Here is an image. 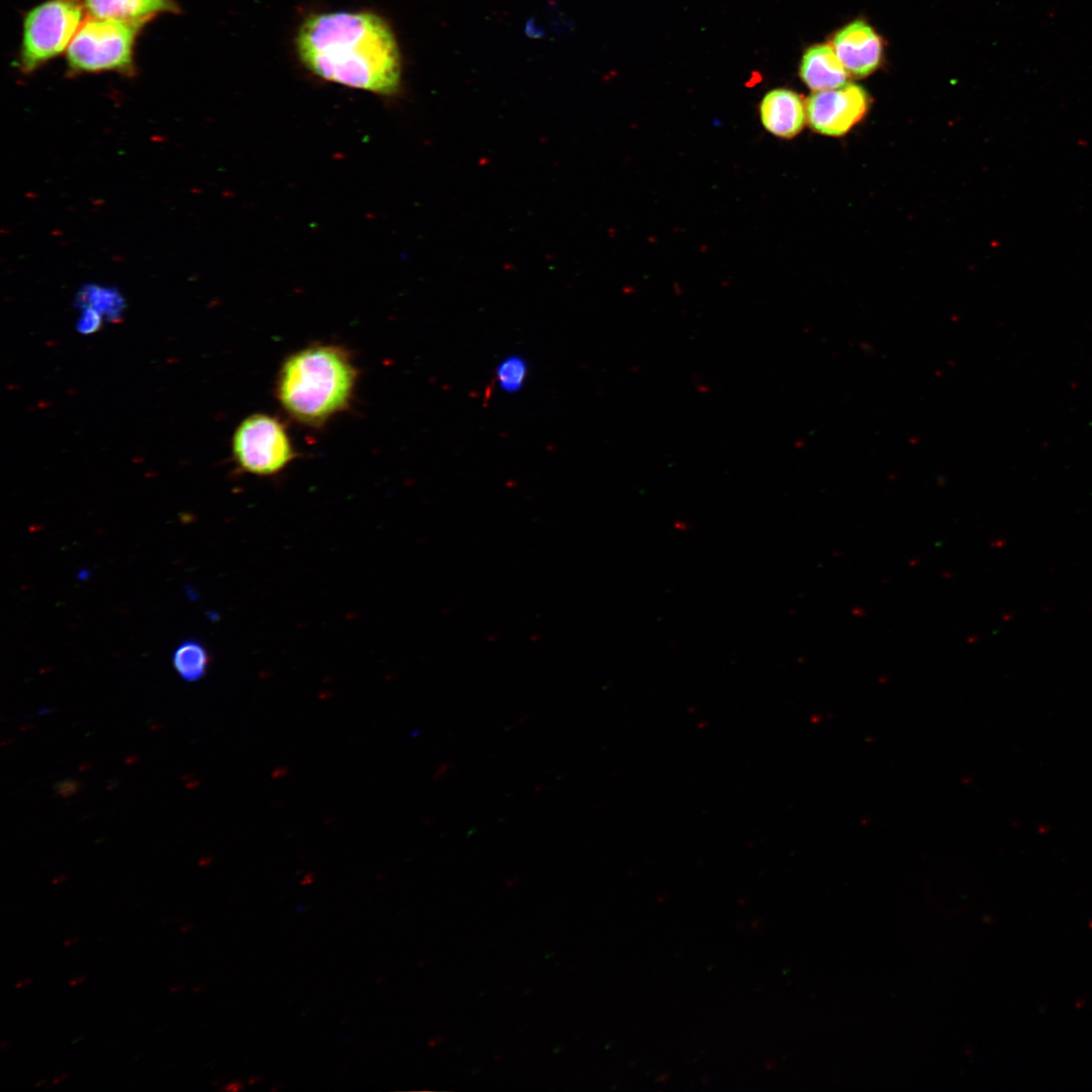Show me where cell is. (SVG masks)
<instances>
[{
	"label": "cell",
	"instance_id": "cell-23",
	"mask_svg": "<svg viewBox=\"0 0 1092 1092\" xmlns=\"http://www.w3.org/2000/svg\"><path fill=\"white\" fill-rule=\"evenodd\" d=\"M260 1080H261V1076H260V1075H252V1076H251V1077L249 1078V1080H248V1084H249V1085H255V1084H257V1083H258V1082L260 1081Z\"/></svg>",
	"mask_w": 1092,
	"mask_h": 1092
},
{
	"label": "cell",
	"instance_id": "cell-5",
	"mask_svg": "<svg viewBox=\"0 0 1092 1092\" xmlns=\"http://www.w3.org/2000/svg\"><path fill=\"white\" fill-rule=\"evenodd\" d=\"M232 449L239 467L251 474L271 476L282 471L296 456L290 436L277 418L253 414L237 427Z\"/></svg>",
	"mask_w": 1092,
	"mask_h": 1092
},
{
	"label": "cell",
	"instance_id": "cell-14",
	"mask_svg": "<svg viewBox=\"0 0 1092 1092\" xmlns=\"http://www.w3.org/2000/svg\"><path fill=\"white\" fill-rule=\"evenodd\" d=\"M104 317L91 307L81 308V314L77 321L76 329L82 335H91L98 332L103 325Z\"/></svg>",
	"mask_w": 1092,
	"mask_h": 1092
},
{
	"label": "cell",
	"instance_id": "cell-25",
	"mask_svg": "<svg viewBox=\"0 0 1092 1092\" xmlns=\"http://www.w3.org/2000/svg\"><path fill=\"white\" fill-rule=\"evenodd\" d=\"M7 1046H9V1042H8V1041H6V1040H4V1041H2V1042L0 1043V1049H1V1050H4V1049H6Z\"/></svg>",
	"mask_w": 1092,
	"mask_h": 1092
},
{
	"label": "cell",
	"instance_id": "cell-9",
	"mask_svg": "<svg viewBox=\"0 0 1092 1092\" xmlns=\"http://www.w3.org/2000/svg\"><path fill=\"white\" fill-rule=\"evenodd\" d=\"M800 77L814 92L832 90L846 84L848 73L830 43L814 44L803 54Z\"/></svg>",
	"mask_w": 1092,
	"mask_h": 1092
},
{
	"label": "cell",
	"instance_id": "cell-21",
	"mask_svg": "<svg viewBox=\"0 0 1092 1092\" xmlns=\"http://www.w3.org/2000/svg\"><path fill=\"white\" fill-rule=\"evenodd\" d=\"M206 987H207V985H206L205 983H199V984L195 985V986H194V987L192 988V991H193L194 993H200V992H202L203 990H205V989H206Z\"/></svg>",
	"mask_w": 1092,
	"mask_h": 1092
},
{
	"label": "cell",
	"instance_id": "cell-19",
	"mask_svg": "<svg viewBox=\"0 0 1092 1092\" xmlns=\"http://www.w3.org/2000/svg\"><path fill=\"white\" fill-rule=\"evenodd\" d=\"M194 927H195V925H194L193 923H191V922H187V921H186V922H185V923H184V924H183V925H182V926L180 927V932H182V933L188 932V931L192 930V929H193Z\"/></svg>",
	"mask_w": 1092,
	"mask_h": 1092
},
{
	"label": "cell",
	"instance_id": "cell-3",
	"mask_svg": "<svg viewBox=\"0 0 1092 1092\" xmlns=\"http://www.w3.org/2000/svg\"><path fill=\"white\" fill-rule=\"evenodd\" d=\"M146 22L87 18L67 49L69 68L74 73L130 72L135 37Z\"/></svg>",
	"mask_w": 1092,
	"mask_h": 1092
},
{
	"label": "cell",
	"instance_id": "cell-12",
	"mask_svg": "<svg viewBox=\"0 0 1092 1092\" xmlns=\"http://www.w3.org/2000/svg\"><path fill=\"white\" fill-rule=\"evenodd\" d=\"M210 655L205 646L187 639L180 643L172 655V663L179 676L189 682L201 679L207 671Z\"/></svg>",
	"mask_w": 1092,
	"mask_h": 1092
},
{
	"label": "cell",
	"instance_id": "cell-11",
	"mask_svg": "<svg viewBox=\"0 0 1092 1092\" xmlns=\"http://www.w3.org/2000/svg\"><path fill=\"white\" fill-rule=\"evenodd\" d=\"M74 304L79 309L91 307L110 323H119L126 306L123 296L117 289L92 283L81 287Z\"/></svg>",
	"mask_w": 1092,
	"mask_h": 1092
},
{
	"label": "cell",
	"instance_id": "cell-4",
	"mask_svg": "<svg viewBox=\"0 0 1092 1092\" xmlns=\"http://www.w3.org/2000/svg\"><path fill=\"white\" fill-rule=\"evenodd\" d=\"M82 20L76 0H48L27 12L23 21L20 67L31 72L68 49Z\"/></svg>",
	"mask_w": 1092,
	"mask_h": 1092
},
{
	"label": "cell",
	"instance_id": "cell-7",
	"mask_svg": "<svg viewBox=\"0 0 1092 1092\" xmlns=\"http://www.w3.org/2000/svg\"><path fill=\"white\" fill-rule=\"evenodd\" d=\"M830 44L847 73L854 77H867L882 65V36L862 19H855L835 31Z\"/></svg>",
	"mask_w": 1092,
	"mask_h": 1092
},
{
	"label": "cell",
	"instance_id": "cell-20",
	"mask_svg": "<svg viewBox=\"0 0 1092 1092\" xmlns=\"http://www.w3.org/2000/svg\"><path fill=\"white\" fill-rule=\"evenodd\" d=\"M78 940H79V936H77V935H74V936L68 937V938H67V939H66V940L64 941V945H65V946H70V945H72V944L76 943V942H77Z\"/></svg>",
	"mask_w": 1092,
	"mask_h": 1092
},
{
	"label": "cell",
	"instance_id": "cell-6",
	"mask_svg": "<svg viewBox=\"0 0 1092 1092\" xmlns=\"http://www.w3.org/2000/svg\"><path fill=\"white\" fill-rule=\"evenodd\" d=\"M870 97L863 87L854 83L811 94L806 101L807 122L826 136H843L866 116Z\"/></svg>",
	"mask_w": 1092,
	"mask_h": 1092
},
{
	"label": "cell",
	"instance_id": "cell-17",
	"mask_svg": "<svg viewBox=\"0 0 1092 1092\" xmlns=\"http://www.w3.org/2000/svg\"><path fill=\"white\" fill-rule=\"evenodd\" d=\"M31 981H32V978H31V977H26V978H23V979L19 980L18 982H16V984L14 985V987H15L16 989H20V988H23V987L27 986L28 984H30V983H31Z\"/></svg>",
	"mask_w": 1092,
	"mask_h": 1092
},
{
	"label": "cell",
	"instance_id": "cell-22",
	"mask_svg": "<svg viewBox=\"0 0 1092 1092\" xmlns=\"http://www.w3.org/2000/svg\"><path fill=\"white\" fill-rule=\"evenodd\" d=\"M183 987H184L183 984L177 983V984L172 985L169 990H170L171 993H176V992L181 991L183 989Z\"/></svg>",
	"mask_w": 1092,
	"mask_h": 1092
},
{
	"label": "cell",
	"instance_id": "cell-2",
	"mask_svg": "<svg viewBox=\"0 0 1092 1092\" xmlns=\"http://www.w3.org/2000/svg\"><path fill=\"white\" fill-rule=\"evenodd\" d=\"M357 378L358 370L345 348L312 345L284 360L275 393L291 419L316 428L349 407Z\"/></svg>",
	"mask_w": 1092,
	"mask_h": 1092
},
{
	"label": "cell",
	"instance_id": "cell-8",
	"mask_svg": "<svg viewBox=\"0 0 1092 1092\" xmlns=\"http://www.w3.org/2000/svg\"><path fill=\"white\" fill-rule=\"evenodd\" d=\"M759 115L763 127L772 135L793 139L807 122L806 101L791 89H772L761 99Z\"/></svg>",
	"mask_w": 1092,
	"mask_h": 1092
},
{
	"label": "cell",
	"instance_id": "cell-16",
	"mask_svg": "<svg viewBox=\"0 0 1092 1092\" xmlns=\"http://www.w3.org/2000/svg\"><path fill=\"white\" fill-rule=\"evenodd\" d=\"M85 980H86V976L83 975V974H80V975H77V976L73 977L70 980L69 985L74 987V986H77V985L83 983Z\"/></svg>",
	"mask_w": 1092,
	"mask_h": 1092
},
{
	"label": "cell",
	"instance_id": "cell-13",
	"mask_svg": "<svg viewBox=\"0 0 1092 1092\" xmlns=\"http://www.w3.org/2000/svg\"><path fill=\"white\" fill-rule=\"evenodd\" d=\"M528 375V364L525 358L518 354L505 357L495 369V377L498 387L507 393H517L525 385Z\"/></svg>",
	"mask_w": 1092,
	"mask_h": 1092
},
{
	"label": "cell",
	"instance_id": "cell-18",
	"mask_svg": "<svg viewBox=\"0 0 1092 1092\" xmlns=\"http://www.w3.org/2000/svg\"><path fill=\"white\" fill-rule=\"evenodd\" d=\"M67 1078H68V1074H66V1073H64V1074H60V1075L56 1076V1077H55V1078H54V1079H53V1080L51 1081V1085H52V1086L58 1085V1084H60L61 1082L65 1081V1080H66Z\"/></svg>",
	"mask_w": 1092,
	"mask_h": 1092
},
{
	"label": "cell",
	"instance_id": "cell-24",
	"mask_svg": "<svg viewBox=\"0 0 1092 1092\" xmlns=\"http://www.w3.org/2000/svg\"><path fill=\"white\" fill-rule=\"evenodd\" d=\"M47 1082H48V1080H47V1079H42V1080H40V1081H37V1082H36V1083L34 1084V1087H35V1088H38V1087L42 1086L43 1084H46Z\"/></svg>",
	"mask_w": 1092,
	"mask_h": 1092
},
{
	"label": "cell",
	"instance_id": "cell-10",
	"mask_svg": "<svg viewBox=\"0 0 1092 1092\" xmlns=\"http://www.w3.org/2000/svg\"><path fill=\"white\" fill-rule=\"evenodd\" d=\"M91 17L145 20L163 12H177L173 0H82Z\"/></svg>",
	"mask_w": 1092,
	"mask_h": 1092
},
{
	"label": "cell",
	"instance_id": "cell-1",
	"mask_svg": "<svg viewBox=\"0 0 1092 1092\" xmlns=\"http://www.w3.org/2000/svg\"><path fill=\"white\" fill-rule=\"evenodd\" d=\"M296 51L302 65L324 80L380 95L397 92L401 57L390 26L378 15L330 12L300 25Z\"/></svg>",
	"mask_w": 1092,
	"mask_h": 1092
},
{
	"label": "cell",
	"instance_id": "cell-15",
	"mask_svg": "<svg viewBox=\"0 0 1092 1092\" xmlns=\"http://www.w3.org/2000/svg\"><path fill=\"white\" fill-rule=\"evenodd\" d=\"M243 1088H244V1083L242 1081H240V1080H236V1081H232V1082L228 1083L226 1085H224L223 1087L219 1088V1091L237 1092V1091L242 1090Z\"/></svg>",
	"mask_w": 1092,
	"mask_h": 1092
}]
</instances>
